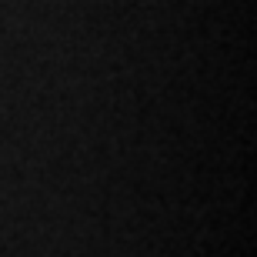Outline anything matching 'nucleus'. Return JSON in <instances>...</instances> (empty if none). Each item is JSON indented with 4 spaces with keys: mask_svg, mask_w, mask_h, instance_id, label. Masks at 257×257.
Returning a JSON list of instances; mask_svg holds the SVG:
<instances>
[]
</instances>
